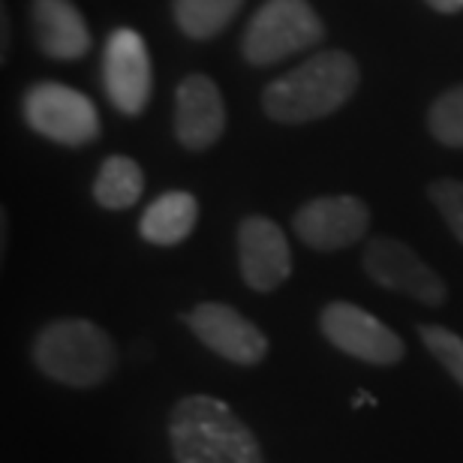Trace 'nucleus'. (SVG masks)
Returning a JSON list of instances; mask_svg holds the SVG:
<instances>
[{
    "instance_id": "nucleus-20",
    "label": "nucleus",
    "mask_w": 463,
    "mask_h": 463,
    "mask_svg": "<svg viewBox=\"0 0 463 463\" xmlns=\"http://www.w3.org/2000/svg\"><path fill=\"white\" fill-rule=\"evenodd\" d=\"M430 9H437L442 15H451V13H460L463 9V0H424Z\"/></svg>"
},
{
    "instance_id": "nucleus-18",
    "label": "nucleus",
    "mask_w": 463,
    "mask_h": 463,
    "mask_svg": "<svg viewBox=\"0 0 463 463\" xmlns=\"http://www.w3.org/2000/svg\"><path fill=\"white\" fill-rule=\"evenodd\" d=\"M421 344L428 346V352L458 379V385L463 388V337L455 331L442 328V326H421L419 328Z\"/></svg>"
},
{
    "instance_id": "nucleus-4",
    "label": "nucleus",
    "mask_w": 463,
    "mask_h": 463,
    "mask_svg": "<svg viewBox=\"0 0 463 463\" xmlns=\"http://www.w3.org/2000/svg\"><path fill=\"white\" fill-rule=\"evenodd\" d=\"M326 40V24L310 0H265L241 33V54L253 67H271Z\"/></svg>"
},
{
    "instance_id": "nucleus-17",
    "label": "nucleus",
    "mask_w": 463,
    "mask_h": 463,
    "mask_svg": "<svg viewBox=\"0 0 463 463\" xmlns=\"http://www.w3.org/2000/svg\"><path fill=\"white\" fill-rule=\"evenodd\" d=\"M428 129L439 145L463 147V85L433 99L428 109Z\"/></svg>"
},
{
    "instance_id": "nucleus-19",
    "label": "nucleus",
    "mask_w": 463,
    "mask_h": 463,
    "mask_svg": "<svg viewBox=\"0 0 463 463\" xmlns=\"http://www.w3.org/2000/svg\"><path fill=\"white\" fill-rule=\"evenodd\" d=\"M428 196L433 205H437L442 220H446L451 235L463 244V181H455V178L433 181L428 187Z\"/></svg>"
},
{
    "instance_id": "nucleus-12",
    "label": "nucleus",
    "mask_w": 463,
    "mask_h": 463,
    "mask_svg": "<svg viewBox=\"0 0 463 463\" xmlns=\"http://www.w3.org/2000/svg\"><path fill=\"white\" fill-rule=\"evenodd\" d=\"M226 129L223 94L205 72H190L175 90V138L187 151H208Z\"/></svg>"
},
{
    "instance_id": "nucleus-5",
    "label": "nucleus",
    "mask_w": 463,
    "mask_h": 463,
    "mask_svg": "<svg viewBox=\"0 0 463 463\" xmlns=\"http://www.w3.org/2000/svg\"><path fill=\"white\" fill-rule=\"evenodd\" d=\"M24 124L49 142L81 147L99 136V112L81 90L61 81H36L22 99Z\"/></svg>"
},
{
    "instance_id": "nucleus-13",
    "label": "nucleus",
    "mask_w": 463,
    "mask_h": 463,
    "mask_svg": "<svg viewBox=\"0 0 463 463\" xmlns=\"http://www.w3.org/2000/svg\"><path fill=\"white\" fill-rule=\"evenodd\" d=\"M31 27L36 49L52 61H79L90 49L88 22L72 0H31Z\"/></svg>"
},
{
    "instance_id": "nucleus-1",
    "label": "nucleus",
    "mask_w": 463,
    "mask_h": 463,
    "mask_svg": "<svg viewBox=\"0 0 463 463\" xmlns=\"http://www.w3.org/2000/svg\"><path fill=\"white\" fill-rule=\"evenodd\" d=\"M358 79V63L349 52H317L262 90V109L277 124H310L346 106Z\"/></svg>"
},
{
    "instance_id": "nucleus-11",
    "label": "nucleus",
    "mask_w": 463,
    "mask_h": 463,
    "mask_svg": "<svg viewBox=\"0 0 463 463\" xmlns=\"http://www.w3.org/2000/svg\"><path fill=\"white\" fill-rule=\"evenodd\" d=\"M238 265L253 292H271L292 274V250L283 229L262 214H250L238 223Z\"/></svg>"
},
{
    "instance_id": "nucleus-15",
    "label": "nucleus",
    "mask_w": 463,
    "mask_h": 463,
    "mask_svg": "<svg viewBox=\"0 0 463 463\" xmlns=\"http://www.w3.org/2000/svg\"><path fill=\"white\" fill-rule=\"evenodd\" d=\"M142 190H145V175L136 160L115 154L99 165L94 181V199L99 208L127 211L142 199Z\"/></svg>"
},
{
    "instance_id": "nucleus-10",
    "label": "nucleus",
    "mask_w": 463,
    "mask_h": 463,
    "mask_svg": "<svg viewBox=\"0 0 463 463\" xmlns=\"http://www.w3.org/2000/svg\"><path fill=\"white\" fill-rule=\"evenodd\" d=\"M370 226V208L358 196H319L298 208L292 217L295 235L310 250H344L364 238Z\"/></svg>"
},
{
    "instance_id": "nucleus-2",
    "label": "nucleus",
    "mask_w": 463,
    "mask_h": 463,
    "mask_svg": "<svg viewBox=\"0 0 463 463\" xmlns=\"http://www.w3.org/2000/svg\"><path fill=\"white\" fill-rule=\"evenodd\" d=\"M169 442L178 463H265L253 430L208 394H190L169 415Z\"/></svg>"
},
{
    "instance_id": "nucleus-16",
    "label": "nucleus",
    "mask_w": 463,
    "mask_h": 463,
    "mask_svg": "<svg viewBox=\"0 0 463 463\" xmlns=\"http://www.w3.org/2000/svg\"><path fill=\"white\" fill-rule=\"evenodd\" d=\"M244 0H172L175 24L190 40H211L238 15Z\"/></svg>"
},
{
    "instance_id": "nucleus-3",
    "label": "nucleus",
    "mask_w": 463,
    "mask_h": 463,
    "mask_svg": "<svg viewBox=\"0 0 463 463\" xmlns=\"http://www.w3.org/2000/svg\"><path fill=\"white\" fill-rule=\"evenodd\" d=\"M33 364L70 388H94L115 373L118 349L103 328L88 319H54L31 346Z\"/></svg>"
},
{
    "instance_id": "nucleus-9",
    "label": "nucleus",
    "mask_w": 463,
    "mask_h": 463,
    "mask_svg": "<svg viewBox=\"0 0 463 463\" xmlns=\"http://www.w3.org/2000/svg\"><path fill=\"white\" fill-rule=\"evenodd\" d=\"M184 322L211 352H217L220 358L232 361V364L253 367L268 355V337L262 335V328H256L229 304H196L193 310L184 313Z\"/></svg>"
},
{
    "instance_id": "nucleus-8",
    "label": "nucleus",
    "mask_w": 463,
    "mask_h": 463,
    "mask_svg": "<svg viewBox=\"0 0 463 463\" xmlns=\"http://www.w3.org/2000/svg\"><path fill=\"white\" fill-rule=\"evenodd\" d=\"M151 58L142 33L133 27H118L109 33L103 49V85L120 115H142L151 99Z\"/></svg>"
},
{
    "instance_id": "nucleus-7",
    "label": "nucleus",
    "mask_w": 463,
    "mask_h": 463,
    "mask_svg": "<svg viewBox=\"0 0 463 463\" xmlns=\"http://www.w3.org/2000/svg\"><path fill=\"white\" fill-rule=\"evenodd\" d=\"M319 328L331 346L367 364L388 367L403 358V340L373 313L349 301H335L319 313Z\"/></svg>"
},
{
    "instance_id": "nucleus-21",
    "label": "nucleus",
    "mask_w": 463,
    "mask_h": 463,
    "mask_svg": "<svg viewBox=\"0 0 463 463\" xmlns=\"http://www.w3.org/2000/svg\"><path fill=\"white\" fill-rule=\"evenodd\" d=\"M4 61L9 58V15H6V9H4Z\"/></svg>"
},
{
    "instance_id": "nucleus-14",
    "label": "nucleus",
    "mask_w": 463,
    "mask_h": 463,
    "mask_svg": "<svg viewBox=\"0 0 463 463\" xmlns=\"http://www.w3.org/2000/svg\"><path fill=\"white\" fill-rule=\"evenodd\" d=\"M196 220H199L196 196L187 190H169L145 208L142 220H138V235L147 244L175 247L190 238V232L196 229Z\"/></svg>"
},
{
    "instance_id": "nucleus-6",
    "label": "nucleus",
    "mask_w": 463,
    "mask_h": 463,
    "mask_svg": "<svg viewBox=\"0 0 463 463\" xmlns=\"http://www.w3.org/2000/svg\"><path fill=\"white\" fill-rule=\"evenodd\" d=\"M361 265H364L370 280L379 283L383 289L410 295V298L430 304V307L449 298L446 280L410 244L397 238H373L364 247Z\"/></svg>"
}]
</instances>
